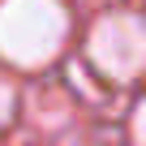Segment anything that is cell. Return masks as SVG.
<instances>
[{"label":"cell","instance_id":"6da1fadb","mask_svg":"<svg viewBox=\"0 0 146 146\" xmlns=\"http://www.w3.org/2000/svg\"><path fill=\"white\" fill-rule=\"evenodd\" d=\"M69 30V13L60 0H0V56L39 69L47 64Z\"/></svg>","mask_w":146,"mask_h":146},{"label":"cell","instance_id":"7a4b0ae2","mask_svg":"<svg viewBox=\"0 0 146 146\" xmlns=\"http://www.w3.org/2000/svg\"><path fill=\"white\" fill-rule=\"evenodd\" d=\"M90 60L103 78L129 82L146 69V22L133 13H112L90 30Z\"/></svg>","mask_w":146,"mask_h":146},{"label":"cell","instance_id":"3957f363","mask_svg":"<svg viewBox=\"0 0 146 146\" xmlns=\"http://www.w3.org/2000/svg\"><path fill=\"white\" fill-rule=\"evenodd\" d=\"M133 142L137 146H146V99L137 103V112H133Z\"/></svg>","mask_w":146,"mask_h":146},{"label":"cell","instance_id":"277c9868","mask_svg":"<svg viewBox=\"0 0 146 146\" xmlns=\"http://www.w3.org/2000/svg\"><path fill=\"white\" fill-rule=\"evenodd\" d=\"M9 116H13V86L0 82V125H9Z\"/></svg>","mask_w":146,"mask_h":146}]
</instances>
